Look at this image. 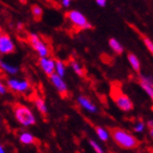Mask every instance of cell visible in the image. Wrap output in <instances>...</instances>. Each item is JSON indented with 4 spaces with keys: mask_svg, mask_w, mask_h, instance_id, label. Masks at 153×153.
<instances>
[{
    "mask_svg": "<svg viewBox=\"0 0 153 153\" xmlns=\"http://www.w3.org/2000/svg\"><path fill=\"white\" fill-rule=\"evenodd\" d=\"M34 105H35V107L37 108V111L41 113L42 115L47 114V112H48L47 104H46V102H45L42 97H36V99L34 100Z\"/></svg>",
    "mask_w": 153,
    "mask_h": 153,
    "instance_id": "cell-18",
    "label": "cell"
},
{
    "mask_svg": "<svg viewBox=\"0 0 153 153\" xmlns=\"http://www.w3.org/2000/svg\"><path fill=\"white\" fill-rule=\"evenodd\" d=\"M95 134L97 136L100 140L103 141V142H107L111 138V134L109 131L106 129V128L102 127V126H96L95 127Z\"/></svg>",
    "mask_w": 153,
    "mask_h": 153,
    "instance_id": "cell-16",
    "label": "cell"
},
{
    "mask_svg": "<svg viewBox=\"0 0 153 153\" xmlns=\"http://www.w3.org/2000/svg\"><path fill=\"white\" fill-rule=\"evenodd\" d=\"M66 72H67V66H66V64L62 60H60V59H56L55 60V74H57V76H61V78H65Z\"/></svg>",
    "mask_w": 153,
    "mask_h": 153,
    "instance_id": "cell-17",
    "label": "cell"
},
{
    "mask_svg": "<svg viewBox=\"0 0 153 153\" xmlns=\"http://www.w3.org/2000/svg\"><path fill=\"white\" fill-rule=\"evenodd\" d=\"M49 80H51V84L55 89L57 90L58 93H60L62 96H66L68 94V84L64 80V78L57 76L56 74H53L49 76Z\"/></svg>",
    "mask_w": 153,
    "mask_h": 153,
    "instance_id": "cell-9",
    "label": "cell"
},
{
    "mask_svg": "<svg viewBox=\"0 0 153 153\" xmlns=\"http://www.w3.org/2000/svg\"><path fill=\"white\" fill-rule=\"evenodd\" d=\"M38 65H39V68L42 69V71H43L46 76H49L53 74H55V59L54 58H51V57L39 58Z\"/></svg>",
    "mask_w": 153,
    "mask_h": 153,
    "instance_id": "cell-11",
    "label": "cell"
},
{
    "mask_svg": "<svg viewBox=\"0 0 153 153\" xmlns=\"http://www.w3.org/2000/svg\"><path fill=\"white\" fill-rule=\"evenodd\" d=\"M0 70H2L4 74H7L10 76H14L19 74V67L2 60L1 58H0Z\"/></svg>",
    "mask_w": 153,
    "mask_h": 153,
    "instance_id": "cell-12",
    "label": "cell"
},
{
    "mask_svg": "<svg viewBox=\"0 0 153 153\" xmlns=\"http://www.w3.org/2000/svg\"><path fill=\"white\" fill-rule=\"evenodd\" d=\"M113 141L124 150H134L140 146V141L137 137L123 128H113L109 131Z\"/></svg>",
    "mask_w": 153,
    "mask_h": 153,
    "instance_id": "cell-1",
    "label": "cell"
},
{
    "mask_svg": "<svg viewBox=\"0 0 153 153\" xmlns=\"http://www.w3.org/2000/svg\"><path fill=\"white\" fill-rule=\"evenodd\" d=\"M7 92H8V89H7L6 84L2 82V80L0 79V95H6Z\"/></svg>",
    "mask_w": 153,
    "mask_h": 153,
    "instance_id": "cell-25",
    "label": "cell"
},
{
    "mask_svg": "<svg viewBox=\"0 0 153 153\" xmlns=\"http://www.w3.org/2000/svg\"><path fill=\"white\" fill-rule=\"evenodd\" d=\"M19 140L24 146H31V144H34L36 142V138L30 131H22L19 134Z\"/></svg>",
    "mask_w": 153,
    "mask_h": 153,
    "instance_id": "cell-14",
    "label": "cell"
},
{
    "mask_svg": "<svg viewBox=\"0 0 153 153\" xmlns=\"http://www.w3.org/2000/svg\"><path fill=\"white\" fill-rule=\"evenodd\" d=\"M146 123L142 120H137L136 123L134 124V127H132V129H134V132H137V134H142L144 130H146Z\"/></svg>",
    "mask_w": 153,
    "mask_h": 153,
    "instance_id": "cell-21",
    "label": "cell"
},
{
    "mask_svg": "<svg viewBox=\"0 0 153 153\" xmlns=\"http://www.w3.org/2000/svg\"><path fill=\"white\" fill-rule=\"evenodd\" d=\"M146 126H147L148 130H149V134H150V137L153 138V119L148 120L147 124H146Z\"/></svg>",
    "mask_w": 153,
    "mask_h": 153,
    "instance_id": "cell-24",
    "label": "cell"
},
{
    "mask_svg": "<svg viewBox=\"0 0 153 153\" xmlns=\"http://www.w3.org/2000/svg\"><path fill=\"white\" fill-rule=\"evenodd\" d=\"M0 153H6V150H4L2 144H0Z\"/></svg>",
    "mask_w": 153,
    "mask_h": 153,
    "instance_id": "cell-28",
    "label": "cell"
},
{
    "mask_svg": "<svg viewBox=\"0 0 153 153\" xmlns=\"http://www.w3.org/2000/svg\"><path fill=\"white\" fill-rule=\"evenodd\" d=\"M108 45H109V48H111L116 55H121L124 53V46L121 45V43L118 41L117 38H114V37L109 38Z\"/></svg>",
    "mask_w": 153,
    "mask_h": 153,
    "instance_id": "cell-15",
    "label": "cell"
},
{
    "mask_svg": "<svg viewBox=\"0 0 153 153\" xmlns=\"http://www.w3.org/2000/svg\"><path fill=\"white\" fill-rule=\"evenodd\" d=\"M27 38H29V43L31 45V47L36 51L38 57H49V54H51L49 48H48L47 44L42 39L41 36L38 35V34H36V33H30Z\"/></svg>",
    "mask_w": 153,
    "mask_h": 153,
    "instance_id": "cell-4",
    "label": "cell"
},
{
    "mask_svg": "<svg viewBox=\"0 0 153 153\" xmlns=\"http://www.w3.org/2000/svg\"><path fill=\"white\" fill-rule=\"evenodd\" d=\"M6 86L7 89L19 94H25L31 90V84L29 81L25 79H19V78H9L6 81Z\"/></svg>",
    "mask_w": 153,
    "mask_h": 153,
    "instance_id": "cell-6",
    "label": "cell"
},
{
    "mask_svg": "<svg viewBox=\"0 0 153 153\" xmlns=\"http://www.w3.org/2000/svg\"><path fill=\"white\" fill-rule=\"evenodd\" d=\"M95 2H96V4H97V6L104 8V7L107 4V0H95Z\"/></svg>",
    "mask_w": 153,
    "mask_h": 153,
    "instance_id": "cell-27",
    "label": "cell"
},
{
    "mask_svg": "<svg viewBox=\"0 0 153 153\" xmlns=\"http://www.w3.org/2000/svg\"><path fill=\"white\" fill-rule=\"evenodd\" d=\"M1 34H2V31H1V29H0V35H1Z\"/></svg>",
    "mask_w": 153,
    "mask_h": 153,
    "instance_id": "cell-30",
    "label": "cell"
},
{
    "mask_svg": "<svg viewBox=\"0 0 153 153\" xmlns=\"http://www.w3.org/2000/svg\"><path fill=\"white\" fill-rule=\"evenodd\" d=\"M141 38H142V42H143V44L146 46V48L148 49V51L153 56V41L151 38L148 37V36H142Z\"/></svg>",
    "mask_w": 153,
    "mask_h": 153,
    "instance_id": "cell-23",
    "label": "cell"
},
{
    "mask_svg": "<svg viewBox=\"0 0 153 153\" xmlns=\"http://www.w3.org/2000/svg\"><path fill=\"white\" fill-rule=\"evenodd\" d=\"M150 151H151V153H153V148H151V149H150Z\"/></svg>",
    "mask_w": 153,
    "mask_h": 153,
    "instance_id": "cell-29",
    "label": "cell"
},
{
    "mask_svg": "<svg viewBox=\"0 0 153 153\" xmlns=\"http://www.w3.org/2000/svg\"><path fill=\"white\" fill-rule=\"evenodd\" d=\"M76 103L82 109H84L85 112L90 113V114H96L97 113V106L94 104L92 100L88 97L85 95H79L76 97Z\"/></svg>",
    "mask_w": 153,
    "mask_h": 153,
    "instance_id": "cell-8",
    "label": "cell"
},
{
    "mask_svg": "<svg viewBox=\"0 0 153 153\" xmlns=\"http://www.w3.org/2000/svg\"><path fill=\"white\" fill-rule=\"evenodd\" d=\"M127 59H128L129 65H130V67L132 68V70H134V72L139 74L141 70V62L137 55L134 54V53H129V54L127 55Z\"/></svg>",
    "mask_w": 153,
    "mask_h": 153,
    "instance_id": "cell-13",
    "label": "cell"
},
{
    "mask_svg": "<svg viewBox=\"0 0 153 153\" xmlns=\"http://www.w3.org/2000/svg\"><path fill=\"white\" fill-rule=\"evenodd\" d=\"M0 124H1V116H0Z\"/></svg>",
    "mask_w": 153,
    "mask_h": 153,
    "instance_id": "cell-32",
    "label": "cell"
},
{
    "mask_svg": "<svg viewBox=\"0 0 153 153\" xmlns=\"http://www.w3.org/2000/svg\"><path fill=\"white\" fill-rule=\"evenodd\" d=\"M66 16H67L68 21L71 23V25L76 27V30L84 31V30L92 29V24L90 23L88 18L79 10H69Z\"/></svg>",
    "mask_w": 153,
    "mask_h": 153,
    "instance_id": "cell-3",
    "label": "cell"
},
{
    "mask_svg": "<svg viewBox=\"0 0 153 153\" xmlns=\"http://www.w3.org/2000/svg\"><path fill=\"white\" fill-rule=\"evenodd\" d=\"M71 2L72 0H61V6L64 8H69L71 6Z\"/></svg>",
    "mask_w": 153,
    "mask_h": 153,
    "instance_id": "cell-26",
    "label": "cell"
},
{
    "mask_svg": "<svg viewBox=\"0 0 153 153\" xmlns=\"http://www.w3.org/2000/svg\"><path fill=\"white\" fill-rule=\"evenodd\" d=\"M112 95L115 104L120 111H123V112H131L134 109V102L121 90L117 89L116 91H113Z\"/></svg>",
    "mask_w": 153,
    "mask_h": 153,
    "instance_id": "cell-5",
    "label": "cell"
},
{
    "mask_svg": "<svg viewBox=\"0 0 153 153\" xmlns=\"http://www.w3.org/2000/svg\"><path fill=\"white\" fill-rule=\"evenodd\" d=\"M31 13H32V16L35 21H39L42 19V16H43V9L38 4H33L31 7Z\"/></svg>",
    "mask_w": 153,
    "mask_h": 153,
    "instance_id": "cell-20",
    "label": "cell"
},
{
    "mask_svg": "<svg viewBox=\"0 0 153 153\" xmlns=\"http://www.w3.org/2000/svg\"><path fill=\"white\" fill-rule=\"evenodd\" d=\"M139 84L153 103V76H139Z\"/></svg>",
    "mask_w": 153,
    "mask_h": 153,
    "instance_id": "cell-10",
    "label": "cell"
},
{
    "mask_svg": "<svg viewBox=\"0 0 153 153\" xmlns=\"http://www.w3.org/2000/svg\"><path fill=\"white\" fill-rule=\"evenodd\" d=\"M16 120L23 127H31L36 124V117L33 111L24 104H16L13 107Z\"/></svg>",
    "mask_w": 153,
    "mask_h": 153,
    "instance_id": "cell-2",
    "label": "cell"
},
{
    "mask_svg": "<svg viewBox=\"0 0 153 153\" xmlns=\"http://www.w3.org/2000/svg\"><path fill=\"white\" fill-rule=\"evenodd\" d=\"M16 51V44L11 36L2 33L0 35V55H10Z\"/></svg>",
    "mask_w": 153,
    "mask_h": 153,
    "instance_id": "cell-7",
    "label": "cell"
},
{
    "mask_svg": "<svg viewBox=\"0 0 153 153\" xmlns=\"http://www.w3.org/2000/svg\"><path fill=\"white\" fill-rule=\"evenodd\" d=\"M70 67L72 69L74 74L79 76H84V68L82 67V65L80 64L79 61L76 60H71L70 61Z\"/></svg>",
    "mask_w": 153,
    "mask_h": 153,
    "instance_id": "cell-19",
    "label": "cell"
},
{
    "mask_svg": "<svg viewBox=\"0 0 153 153\" xmlns=\"http://www.w3.org/2000/svg\"><path fill=\"white\" fill-rule=\"evenodd\" d=\"M89 143H90V146H91V148L93 149V151H94L95 153H105V151H104V149L102 148V146H101L99 142H96L95 140L90 139Z\"/></svg>",
    "mask_w": 153,
    "mask_h": 153,
    "instance_id": "cell-22",
    "label": "cell"
},
{
    "mask_svg": "<svg viewBox=\"0 0 153 153\" xmlns=\"http://www.w3.org/2000/svg\"><path fill=\"white\" fill-rule=\"evenodd\" d=\"M137 153H146V152H142V151H139V152H137Z\"/></svg>",
    "mask_w": 153,
    "mask_h": 153,
    "instance_id": "cell-31",
    "label": "cell"
}]
</instances>
